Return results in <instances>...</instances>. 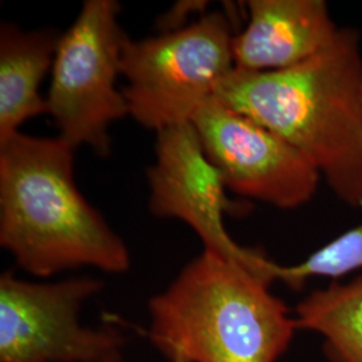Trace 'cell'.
<instances>
[{
  "label": "cell",
  "mask_w": 362,
  "mask_h": 362,
  "mask_svg": "<svg viewBox=\"0 0 362 362\" xmlns=\"http://www.w3.org/2000/svg\"><path fill=\"white\" fill-rule=\"evenodd\" d=\"M76 148L18 132L0 143V246L38 278L130 269L125 242L78 189Z\"/></svg>",
  "instance_id": "obj_2"
},
{
  "label": "cell",
  "mask_w": 362,
  "mask_h": 362,
  "mask_svg": "<svg viewBox=\"0 0 362 362\" xmlns=\"http://www.w3.org/2000/svg\"><path fill=\"white\" fill-rule=\"evenodd\" d=\"M298 330L324 338L330 362H362V274L348 284L315 290L296 308Z\"/></svg>",
  "instance_id": "obj_11"
},
{
  "label": "cell",
  "mask_w": 362,
  "mask_h": 362,
  "mask_svg": "<svg viewBox=\"0 0 362 362\" xmlns=\"http://www.w3.org/2000/svg\"><path fill=\"white\" fill-rule=\"evenodd\" d=\"M215 97L294 146L346 206L362 208V49L339 28L306 62L274 71L233 69Z\"/></svg>",
  "instance_id": "obj_1"
},
{
  "label": "cell",
  "mask_w": 362,
  "mask_h": 362,
  "mask_svg": "<svg viewBox=\"0 0 362 362\" xmlns=\"http://www.w3.org/2000/svg\"><path fill=\"white\" fill-rule=\"evenodd\" d=\"M362 269V224L350 228L293 266H279L278 281L299 291L311 278L339 279Z\"/></svg>",
  "instance_id": "obj_12"
},
{
  "label": "cell",
  "mask_w": 362,
  "mask_h": 362,
  "mask_svg": "<svg viewBox=\"0 0 362 362\" xmlns=\"http://www.w3.org/2000/svg\"><path fill=\"white\" fill-rule=\"evenodd\" d=\"M156 160L146 170L149 208L158 218L188 224L204 251L228 259L269 285L278 281V263L257 250L238 245L224 226V215L242 212L228 199L219 172L211 164L191 122L157 133Z\"/></svg>",
  "instance_id": "obj_7"
},
{
  "label": "cell",
  "mask_w": 362,
  "mask_h": 362,
  "mask_svg": "<svg viewBox=\"0 0 362 362\" xmlns=\"http://www.w3.org/2000/svg\"><path fill=\"white\" fill-rule=\"evenodd\" d=\"M233 39L231 23L221 13H204L153 38H128L121 76L128 82L129 116L156 133L191 122L235 69Z\"/></svg>",
  "instance_id": "obj_4"
},
{
  "label": "cell",
  "mask_w": 362,
  "mask_h": 362,
  "mask_svg": "<svg viewBox=\"0 0 362 362\" xmlns=\"http://www.w3.org/2000/svg\"><path fill=\"white\" fill-rule=\"evenodd\" d=\"M100 362H122V353H119V354H115V356H112V357H109V358H106V360H103V361ZM175 362H184V361H175Z\"/></svg>",
  "instance_id": "obj_14"
},
{
  "label": "cell",
  "mask_w": 362,
  "mask_h": 362,
  "mask_svg": "<svg viewBox=\"0 0 362 362\" xmlns=\"http://www.w3.org/2000/svg\"><path fill=\"white\" fill-rule=\"evenodd\" d=\"M119 10L116 0L83 1L58 42L46 97L59 137L103 157L110 153V125L129 115L124 91L117 89L128 40L118 22Z\"/></svg>",
  "instance_id": "obj_5"
},
{
  "label": "cell",
  "mask_w": 362,
  "mask_h": 362,
  "mask_svg": "<svg viewBox=\"0 0 362 362\" xmlns=\"http://www.w3.org/2000/svg\"><path fill=\"white\" fill-rule=\"evenodd\" d=\"M149 341L169 362H276L297 325L270 285L203 251L148 303Z\"/></svg>",
  "instance_id": "obj_3"
},
{
  "label": "cell",
  "mask_w": 362,
  "mask_h": 362,
  "mask_svg": "<svg viewBox=\"0 0 362 362\" xmlns=\"http://www.w3.org/2000/svg\"><path fill=\"white\" fill-rule=\"evenodd\" d=\"M206 4H207V1H179L163 18L164 33L180 30V23L185 21V15L204 10Z\"/></svg>",
  "instance_id": "obj_13"
},
{
  "label": "cell",
  "mask_w": 362,
  "mask_h": 362,
  "mask_svg": "<svg viewBox=\"0 0 362 362\" xmlns=\"http://www.w3.org/2000/svg\"><path fill=\"white\" fill-rule=\"evenodd\" d=\"M104 288L93 276L30 282L0 275V362H100L122 353L115 327L81 322L83 305Z\"/></svg>",
  "instance_id": "obj_6"
},
{
  "label": "cell",
  "mask_w": 362,
  "mask_h": 362,
  "mask_svg": "<svg viewBox=\"0 0 362 362\" xmlns=\"http://www.w3.org/2000/svg\"><path fill=\"white\" fill-rule=\"evenodd\" d=\"M203 151L233 194L281 209L308 204L320 172L284 139L215 95L191 119Z\"/></svg>",
  "instance_id": "obj_8"
},
{
  "label": "cell",
  "mask_w": 362,
  "mask_h": 362,
  "mask_svg": "<svg viewBox=\"0 0 362 362\" xmlns=\"http://www.w3.org/2000/svg\"><path fill=\"white\" fill-rule=\"evenodd\" d=\"M59 38L49 28L0 27V143L21 132L27 119L47 113L40 86L52 73Z\"/></svg>",
  "instance_id": "obj_10"
},
{
  "label": "cell",
  "mask_w": 362,
  "mask_h": 362,
  "mask_svg": "<svg viewBox=\"0 0 362 362\" xmlns=\"http://www.w3.org/2000/svg\"><path fill=\"white\" fill-rule=\"evenodd\" d=\"M248 23L233 35V66L274 71L306 62L334 40L339 27L324 0H250Z\"/></svg>",
  "instance_id": "obj_9"
}]
</instances>
